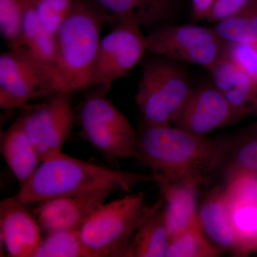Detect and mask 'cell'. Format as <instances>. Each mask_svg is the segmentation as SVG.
Here are the masks:
<instances>
[{"instance_id": "obj_29", "label": "cell", "mask_w": 257, "mask_h": 257, "mask_svg": "<svg viewBox=\"0 0 257 257\" xmlns=\"http://www.w3.org/2000/svg\"><path fill=\"white\" fill-rule=\"evenodd\" d=\"M251 0H216L207 19L210 23H217L239 13Z\"/></svg>"}, {"instance_id": "obj_3", "label": "cell", "mask_w": 257, "mask_h": 257, "mask_svg": "<svg viewBox=\"0 0 257 257\" xmlns=\"http://www.w3.org/2000/svg\"><path fill=\"white\" fill-rule=\"evenodd\" d=\"M112 17L92 0H75L56 35L55 69L67 94L91 87L101 41V32Z\"/></svg>"}, {"instance_id": "obj_11", "label": "cell", "mask_w": 257, "mask_h": 257, "mask_svg": "<svg viewBox=\"0 0 257 257\" xmlns=\"http://www.w3.org/2000/svg\"><path fill=\"white\" fill-rule=\"evenodd\" d=\"M243 118L212 82L204 83L194 89L175 124L189 133L206 137Z\"/></svg>"}, {"instance_id": "obj_1", "label": "cell", "mask_w": 257, "mask_h": 257, "mask_svg": "<svg viewBox=\"0 0 257 257\" xmlns=\"http://www.w3.org/2000/svg\"><path fill=\"white\" fill-rule=\"evenodd\" d=\"M227 146V138H207L172 124L144 122L134 157L151 169L155 183L190 182L200 187L220 169Z\"/></svg>"}, {"instance_id": "obj_32", "label": "cell", "mask_w": 257, "mask_h": 257, "mask_svg": "<svg viewBox=\"0 0 257 257\" xmlns=\"http://www.w3.org/2000/svg\"><path fill=\"white\" fill-rule=\"evenodd\" d=\"M35 1V0H23V4H27V3H31V2Z\"/></svg>"}, {"instance_id": "obj_31", "label": "cell", "mask_w": 257, "mask_h": 257, "mask_svg": "<svg viewBox=\"0 0 257 257\" xmlns=\"http://www.w3.org/2000/svg\"><path fill=\"white\" fill-rule=\"evenodd\" d=\"M251 252H257V239L256 240V241H255L254 243H253L252 251H251Z\"/></svg>"}, {"instance_id": "obj_15", "label": "cell", "mask_w": 257, "mask_h": 257, "mask_svg": "<svg viewBox=\"0 0 257 257\" xmlns=\"http://www.w3.org/2000/svg\"><path fill=\"white\" fill-rule=\"evenodd\" d=\"M212 83L243 118L257 119V81L223 57L211 69Z\"/></svg>"}, {"instance_id": "obj_5", "label": "cell", "mask_w": 257, "mask_h": 257, "mask_svg": "<svg viewBox=\"0 0 257 257\" xmlns=\"http://www.w3.org/2000/svg\"><path fill=\"white\" fill-rule=\"evenodd\" d=\"M111 84L95 86L79 109L80 135L107 160L135 156L138 132L109 99Z\"/></svg>"}, {"instance_id": "obj_16", "label": "cell", "mask_w": 257, "mask_h": 257, "mask_svg": "<svg viewBox=\"0 0 257 257\" xmlns=\"http://www.w3.org/2000/svg\"><path fill=\"white\" fill-rule=\"evenodd\" d=\"M165 204L166 222L170 239L199 222L197 190L199 186L190 182L157 183Z\"/></svg>"}, {"instance_id": "obj_9", "label": "cell", "mask_w": 257, "mask_h": 257, "mask_svg": "<svg viewBox=\"0 0 257 257\" xmlns=\"http://www.w3.org/2000/svg\"><path fill=\"white\" fill-rule=\"evenodd\" d=\"M69 95L57 93L31 105L20 117L41 162L62 152L72 134L74 114Z\"/></svg>"}, {"instance_id": "obj_25", "label": "cell", "mask_w": 257, "mask_h": 257, "mask_svg": "<svg viewBox=\"0 0 257 257\" xmlns=\"http://www.w3.org/2000/svg\"><path fill=\"white\" fill-rule=\"evenodd\" d=\"M34 257H90V255L81 239L80 229H68L46 234Z\"/></svg>"}, {"instance_id": "obj_21", "label": "cell", "mask_w": 257, "mask_h": 257, "mask_svg": "<svg viewBox=\"0 0 257 257\" xmlns=\"http://www.w3.org/2000/svg\"><path fill=\"white\" fill-rule=\"evenodd\" d=\"M116 19L131 18L142 27H150L168 18L175 9L176 0H92Z\"/></svg>"}, {"instance_id": "obj_28", "label": "cell", "mask_w": 257, "mask_h": 257, "mask_svg": "<svg viewBox=\"0 0 257 257\" xmlns=\"http://www.w3.org/2000/svg\"><path fill=\"white\" fill-rule=\"evenodd\" d=\"M224 57L240 70L257 81V41L226 44Z\"/></svg>"}, {"instance_id": "obj_18", "label": "cell", "mask_w": 257, "mask_h": 257, "mask_svg": "<svg viewBox=\"0 0 257 257\" xmlns=\"http://www.w3.org/2000/svg\"><path fill=\"white\" fill-rule=\"evenodd\" d=\"M1 152L22 188L36 172L41 161L20 117L2 133Z\"/></svg>"}, {"instance_id": "obj_30", "label": "cell", "mask_w": 257, "mask_h": 257, "mask_svg": "<svg viewBox=\"0 0 257 257\" xmlns=\"http://www.w3.org/2000/svg\"><path fill=\"white\" fill-rule=\"evenodd\" d=\"M216 0H192V17L195 21L207 19Z\"/></svg>"}, {"instance_id": "obj_13", "label": "cell", "mask_w": 257, "mask_h": 257, "mask_svg": "<svg viewBox=\"0 0 257 257\" xmlns=\"http://www.w3.org/2000/svg\"><path fill=\"white\" fill-rule=\"evenodd\" d=\"M225 200L238 243L236 256L251 254L257 239V176L242 175L226 183Z\"/></svg>"}, {"instance_id": "obj_23", "label": "cell", "mask_w": 257, "mask_h": 257, "mask_svg": "<svg viewBox=\"0 0 257 257\" xmlns=\"http://www.w3.org/2000/svg\"><path fill=\"white\" fill-rule=\"evenodd\" d=\"M212 30L225 44L257 41V0L239 13L216 23Z\"/></svg>"}, {"instance_id": "obj_27", "label": "cell", "mask_w": 257, "mask_h": 257, "mask_svg": "<svg viewBox=\"0 0 257 257\" xmlns=\"http://www.w3.org/2000/svg\"><path fill=\"white\" fill-rule=\"evenodd\" d=\"M74 1L75 0H35L33 3L40 23L47 32L56 36L60 27L70 14Z\"/></svg>"}, {"instance_id": "obj_4", "label": "cell", "mask_w": 257, "mask_h": 257, "mask_svg": "<svg viewBox=\"0 0 257 257\" xmlns=\"http://www.w3.org/2000/svg\"><path fill=\"white\" fill-rule=\"evenodd\" d=\"M159 203L149 207L145 193L139 192L101 204L80 228L90 257L126 256L139 226Z\"/></svg>"}, {"instance_id": "obj_17", "label": "cell", "mask_w": 257, "mask_h": 257, "mask_svg": "<svg viewBox=\"0 0 257 257\" xmlns=\"http://www.w3.org/2000/svg\"><path fill=\"white\" fill-rule=\"evenodd\" d=\"M199 221L213 243L237 256L238 243L228 216L224 187H215L206 196L199 207Z\"/></svg>"}, {"instance_id": "obj_12", "label": "cell", "mask_w": 257, "mask_h": 257, "mask_svg": "<svg viewBox=\"0 0 257 257\" xmlns=\"http://www.w3.org/2000/svg\"><path fill=\"white\" fill-rule=\"evenodd\" d=\"M119 191L104 187L37 203L33 212L45 234L61 229H80L93 213Z\"/></svg>"}, {"instance_id": "obj_14", "label": "cell", "mask_w": 257, "mask_h": 257, "mask_svg": "<svg viewBox=\"0 0 257 257\" xmlns=\"http://www.w3.org/2000/svg\"><path fill=\"white\" fill-rule=\"evenodd\" d=\"M27 204L18 198L0 203V242L12 257H34L41 244V226Z\"/></svg>"}, {"instance_id": "obj_19", "label": "cell", "mask_w": 257, "mask_h": 257, "mask_svg": "<svg viewBox=\"0 0 257 257\" xmlns=\"http://www.w3.org/2000/svg\"><path fill=\"white\" fill-rule=\"evenodd\" d=\"M227 140L220 167L224 169L226 183L240 176H257V119Z\"/></svg>"}, {"instance_id": "obj_20", "label": "cell", "mask_w": 257, "mask_h": 257, "mask_svg": "<svg viewBox=\"0 0 257 257\" xmlns=\"http://www.w3.org/2000/svg\"><path fill=\"white\" fill-rule=\"evenodd\" d=\"M170 241L165 204L160 200L156 209L139 226L125 257H166Z\"/></svg>"}, {"instance_id": "obj_7", "label": "cell", "mask_w": 257, "mask_h": 257, "mask_svg": "<svg viewBox=\"0 0 257 257\" xmlns=\"http://www.w3.org/2000/svg\"><path fill=\"white\" fill-rule=\"evenodd\" d=\"M194 89L183 71L170 61L149 62L135 96L144 122L152 125L175 123Z\"/></svg>"}, {"instance_id": "obj_26", "label": "cell", "mask_w": 257, "mask_h": 257, "mask_svg": "<svg viewBox=\"0 0 257 257\" xmlns=\"http://www.w3.org/2000/svg\"><path fill=\"white\" fill-rule=\"evenodd\" d=\"M23 0H0V30L9 49L24 47Z\"/></svg>"}, {"instance_id": "obj_24", "label": "cell", "mask_w": 257, "mask_h": 257, "mask_svg": "<svg viewBox=\"0 0 257 257\" xmlns=\"http://www.w3.org/2000/svg\"><path fill=\"white\" fill-rule=\"evenodd\" d=\"M223 252L204 234L199 221L171 238L166 257H217Z\"/></svg>"}, {"instance_id": "obj_8", "label": "cell", "mask_w": 257, "mask_h": 257, "mask_svg": "<svg viewBox=\"0 0 257 257\" xmlns=\"http://www.w3.org/2000/svg\"><path fill=\"white\" fill-rule=\"evenodd\" d=\"M147 50L210 71L224 55L226 44L214 30L196 25L169 26L147 36Z\"/></svg>"}, {"instance_id": "obj_22", "label": "cell", "mask_w": 257, "mask_h": 257, "mask_svg": "<svg viewBox=\"0 0 257 257\" xmlns=\"http://www.w3.org/2000/svg\"><path fill=\"white\" fill-rule=\"evenodd\" d=\"M23 5L24 46L38 60L55 68L57 55L56 36L47 32L40 23L33 2Z\"/></svg>"}, {"instance_id": "obj_10", "label": "cell", "mask_w": 257, "mask_h": 257, "mask_svg": "<svg viewBox=\"0 0 257 257\" xmlns=\"http://www.w3.org/2000/svg\"><path fill=\"white\" fill-rule=\"evenodd\" d=\"M114 29L101 39L91 87L112 84L124 77L147 51V36L141 25L131 18L116 19Z\"/></svg>"}, {"instance_id": "obj_2", "label": "cell", "mask_w": 257, "mask_h": 257, "mask_svg": "<svg viewBox=\"0 0 257 257\" xmlns=\"http://www.w3.org/2000/svg\"><path fill=\"white\" fill-rule=\"evenodd\" d=\"M147 182H155V177L106 168L61 152L42 162L15 197L26 204H37L104 187L130 193Z\"/></svg>"}, {"instance_id": "obj_6", "label": "cell", "mask_w": 257, "mask_h": 257, "mask_svg": "<svg viewBox=\"0 0 257 257\" xmlns=\"http://www.w3.org/2000/svg\"><path fill=\"white\" fill-rule=\"evenodd\" d=\"M63 92L55 68L32 55L25 46L9 49L0 56V106L5 110L27 109L30 101L46 99Z\"/></svg>"}]
</instances>
